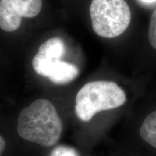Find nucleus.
Instances as JSON below:
<instances>
[{
  "label": "nucleus",
  "instance_id": "obj_5",
  "mask_svg": "<svg viewBox=\"0 0 156 156\" xmlns=\"http://www.w3.org/2000/svg\"><path fill=\"white\" fill-rule=\"evenodd\" d=\"M43 5V0H0V28L14 32L20 26L23 17H36Z\"/></svg>",
  "mask_w": 156,
  "mask_h": 156
},
{
  "label": "nucleus",
  "instance_id": "obj_6",
  "mask_svg": "<svg viewBox=\"0 0 156 156\" xmlns=\"http://www.w3.org/2000/svg\"><path fill=\"white\" fill-rule=\"evenodd\" d=\"M32 67L39 75L48 77L57 85L71 83L79 75V69L75 64L58 58L46 57L38 53L33 58Z\"/></svg>",
  "mask_w": 156,
  "mask_h": 156
},
{
  "label": "nucleus",
  "instance_id": "obj_9",
  "mask_svg": "<svg viewBox=\"0 0 156 156\" xmlns=\"http://www.w3.org/2000/svg\"><path fill=\"white\" fill-rule=\"evenodd\" d=\"M50 156H79V154L75 148L61 145L54 148L51 153Z\"/></svg>",
  "mask_w": 156,
  "mask_h": 156
},
{
  "label": "nucleus",
  "instance_id": "obj_8",
  "mask_svg": "<svg viewBox=\"0 0 156 156\" xmlns=\"http://www.w3.org/2000/svg\"><path fill=\"white\" fill-rule=\"evenodd\" d=\"M148 40L151 46L156 51V7L152 13L148 28Z\"/></svg>",
  "mask_w": 156,
  "mask_h": 156
},
{
  "label": "nucleus",
  "instance_id": "obj_11",
  "mask_svg": "<svg viewBox=\"0 0 156 156\" xmlns=\"http://www.w3.org/2000/svg\"><path fill=\"white\" fill-rule=\"evenodd\" d=\"M5 146H6V143H5V139L0 135V156L2 155L3 152L5 149Z\"/></svg>",
  "mask_w": 156,
  "mask_h": 156
},
{
  "label": "nucleus",
  "instance_id": "obj_7",
  "mask_svg": "<svg viewBox=\"0 0 156 156\" xmlns=\"http://www.w3.org/2000/svg\"><path fill=\"white\" fill-rule=\"evenodd\" d=\"M38 53L46 57L61 59L65 53V44L61 38L53 37L41 45Z\"/></svg>",
  "mask_w": 156,
  "mask_h": 156
},
{
  "label": "nucleus",
  "instance_id": "obj_3",
  "mask_svg": "<svg viewBox=\"0 0 156 156\" xmlns=\"http://www.w3.org/2000/svg\"><path fill=\"white\" fill-rule=\"evenodd\" d=\"M95 34L114 38L124 34L132 20V12L125 0H93L90 6Z\"/></svg>",
  "mask_w": 156,
  "mask_h": 156
},
{
  "label": "nucleus",
  "instance_id": "obj_2",
  "mask_svg": "<svg viewBox=\"0 0 156 156\" xmlns=\"http://www.w3.org/2000/svg\"><path fill=\"white\" fill-rule=\"evenodd\" d=\"M126 90L114 81L96 80L85 84L75 98V113L83 122H90L101 112L117 110L127 105Z\"/></svg>",
  "mask_w": 156,
  "mask_h": 156
},
{
  "label": "nucleus",
  "instance_id": "obj_10",
  "mask_svg": "<svg viewBox=\"0 0 156 156\" xmlns=\"http://www.w3.org/2000/svg\"><path fill=\"white\" fill-rule=\"evenodd\" d=\"M130 151H131V153H130L129 156H154L151 155V154L146 153L145 152L137 151V150L132 149V148H131Z\"/></svg>",
  "mask_w": 156,
  "mask_h": 156
},
{
  "label": "nucleus",
  "instance_id": "obj_1",
  "mask_svg": "<svg viewBox=\"0 0 156 156\" xmlns=\"http://www.w3.org/2000/svg\"><path fill=\"white\" fill-rule=\"evenodd\" d=\"M62 122L54 104L40 98L23 108L17 119V131L27 141L49 147L57 143L61 136Z\"/></svg>",
  "mask_w": 156,
  "mask_h": 156
},
{
  "label": "nucleus",
  "instance_id": "obj_4",
  "mask_svg": "<svg viewBox=\"0 0 156 156\" xmlns=\"http://www.w3.org/2000/svg\"><path fill=\"white\" fill-rule=\"evenodd\" d=\"M130 122L131 148L156 156V99L136 105Z\"/></svg>",
  "mask_w": 156,
  "mask_h": 156
}]
</instances>
